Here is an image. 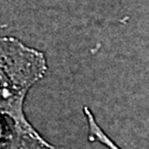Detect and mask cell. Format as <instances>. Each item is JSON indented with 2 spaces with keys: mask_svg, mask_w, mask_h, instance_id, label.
Segmentation results:
<instances>
[{
  "mask_svg": "<svg viewBox=\"0 0 149 149\" xmlns=\"http://www.w3.org/2000/svg\"><path fill=\"white\" fill-rule=\"evenodd\" d=\"M41 52L22 44L15 38L1 39V112L12 118L16 127L44 143L28 124L22 112L26 93L45 73Z\"/></svg>",
  "mask_w": 149,
  "mask_h": 149,
  "instance_id": "1",
  "label": "cell"
},
{
  "mask_svg": "<svg viewBox=\"0 0 149 149\" xmlns=\"http://www.w3.org/2000/svg\"><path fill=\"white\" fill-rule=\"evenodd\" d=\"M84 112L86 113V117H87V122H88V127H90L88 138H90L91 141H100L101 144L105 145L109 149H120L118 146L115 145V143L113 140H111L107 137L101 128L97 126V124L95 122V118L92 115V113L88 111L87 107L84 108Z\"/></svg>",
  "mask_w": 149,
  "mask_h": 149,
  "instance_id": "2",
  "label": "cell"
}]
</instances>
